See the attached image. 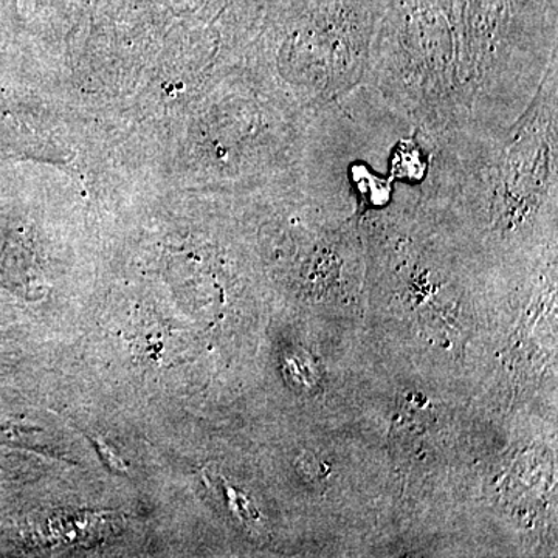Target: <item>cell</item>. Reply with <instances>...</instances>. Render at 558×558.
Instances as JSON below:
<instances>
[{
  "instance_id": "6da1fadb",
  "label": "cell",
  "mask_w": 558,
  "mask_h": 558,
  "mask_svg": "<svg viewBox=\"0 0 558 558\" xmlns=\"http://www.w3.org/2000/svg\"><path fill=\"white\" fill-rule=\"evenodd\" d=\"M306 112L299 183L318 207L435 205L446 132L418 126L366 83Z\"/></svg>"
},
{
  "instance_id": "7a4b0ae2",
  "label": "cell",
  "mask_w": 558,
  "mask_h": 558,
  "mask_svg": "<svg viewBox=\"0 0 558 558\" xmlns=\"http://www.w3.org/2000/svg\"><path fill=\"white\" fill-rule=\"evenodd\" d=\"M365 83L429 132L468 124L458 27L440 9L413 7L376 22Z\"/></svg>"
},
{
  "instance_id": "3957f363",
  "label": "cell",
  "mask_w": 558,
  "mask_h": 558,
  "mask_svg": "<svg viewBox=\"0 0 558 558\" xmlns=\"http://www.w3.org/2000/svg\"><path fill=\"white\" fill-rule=\"evenodd\" d=\"M374 28L360 7H323L296 21L274 54L288 100L310 110L365 83Z\"/></svg>"
}]
</instances>
